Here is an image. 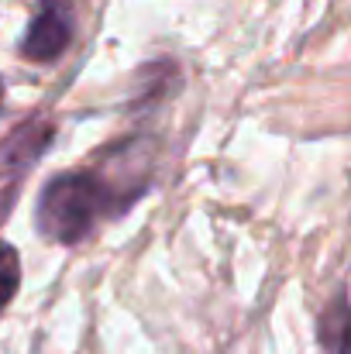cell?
Wrapping results in <instances>:
<instances>
[{
	"mask_svg": "<svg viewBox=\"0 0 351 354\" xmlns=\"http://www.w3.org/2000/svg\"><path fill=\"white\" fill-rule=\"evenodd\" d=\"M107 210V183L90 172H62L38 196V231L59 244H76Z\"/></svg>",
	"mask_w": 351,
	"mask_h": 354,
	"instance_id": "1",
	"label": "cell"
},
{
	"mask_svg": "<svg viewBox=\"0 0 351 354\" xmlns=\"http://www.w3.org/2000/svg\"><path fill=\"white\" fill-rule=\"evenodd\" d=\"M69 41H73V0H42L35 21L28 24L21 52L35 62H52L66 52Z\"/></svg>",
	"mask_w": 351,
	"mask_h": 354,
	"instance_id": "2",
	"label": "cell"
},
{
	"mask_svg": "<svg viewBox=\"0 0 351 354\" xmlns=\"http://www.w3.org/2000/svg\"><path fill=\"white\" fill-rule=\"evenodd\" d=\"M321 348L324 354H351V296L334 299L321 317Z\"/></svg>",
	"mask_w": 351,
	"mask_h": 354,
	"instance_id": "3",
	"label": "cell"
},
{
	"mask_svg": "<svg viewBox=\"0 0 351 354\" xmlns=\"http://www.w3.org/2000/svg\"><path fill=\"white\" fill-rule=\"evenodd\" d=\"M17 282H21V261H17V251H14L10 244L0 241V313H3L7 303L14 299Z\"/></svg>",
	"mask_w": 351,
	"mask_h": 354,
	"instance_id": "4",
	"label": "cell"
},
{
	"mask_svg": "<svg viewBox=\"0 0 351 354\" xmlns=\"http://www.w3.org/2000/svg\"><path fill=\"white\" fill-rule=\"evenodd\" d=\"M0 104H3V86H0Z\"/></svg>",
	"mask_w": 351,
	"mask_h": 354,
	"instance_id": "5",
	"label": "cell"
}]
</instances>
